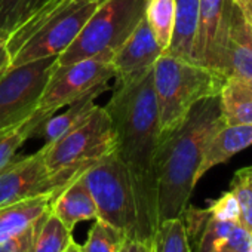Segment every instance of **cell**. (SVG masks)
<instances>
[{
	"label": "cell",
	"instance_id": "1",
	"mask_svg": "<svg viewBox=\"0 0 252 252\" xmlns=\"http://www.w3.org/2000/svg\"><path fill=\"white\" fill-rule=\"evenodd\" d=\"M104 110L111 120L114 152L131 181L138 217L137 239L150 243L158 227L153 163L160 138L153 70L137 80L116 82Z\"/></svg>",
	"mask_w": 252,
	"mask_h": 252
},
{
	"label": "cell",
	"instance_id": "2",
	"mask_svg": "<svg viewBox=\"0 0 252 252\" xmlns=\"http://www.w3.org/2000/svg\"><path fill=\"white\" fill-rule=\"evenodd\" d=\"M220 120V95L205 98L193 105L174 132L159 140L153 163L158 225L183 217L189 208L206 140Z\"/></svg>",
	"mask_w": 252,
	"mask_h": 252
},
{
	"label": "cell",
	"instance_id": "3",
	"mask_svg": "<svg viewBox=\"0 0 252 252\" xmlns=\"http://www.w3.org/2000/svg\"><path fill=\"white\" fill-rule=\"evenodd\" d=\"M96 6L98 3L89 0H51L6 37L9 67L60 57Z\"/></svg>",
	"mask_w": 252,
	"mask_h": 252
},
{
	"label": "cell",
	"instance_id": "4",
	"mask_svg": "<svg viewBox=\"0 0 252 252\" xmlns=\"http://www.w3.org/2000/svg\"><path fill=\"white\" fill-rule=\"evenodd\" d=\"M227 77L196 61L163 52L153 65L160 138L174 132L199 101L220 95Z\"/></svg>",
	"mask_w": 252,
	"mask_h": 252
},
{
	"label": "cell",
	"instance_id": "5",
	"mask_svg": "<svg viewBox=\"0 0 252 252\" xmlns=\"http://www.w3.org/2000/svg\"><path fill=\"white\" fill-rule=\"evenodd\" d=\"M42 149L49 175L60 191L114 149L111 120L104 107L96 105L82 123Z\"/></svg>",
	"mask_w": 252,
	"mask_h": 252
},
{
	"label": "cell",
	"instance_id": "6",
	"mask_svg": "<svg viewBox=\"0 0 252 252\" xmlns=\"http://www.w3.org/2000/svg\"><path fill=\"white\" fill-rule=\"evenodd\" d=\"M149 0H104L88 18L73 43L58 57L65 65L92 57L113 58L146 17Z\"/></svg>",
	"mask_w": 252,
	"mask_h": 252
},
{
	"label": "cell",
	"instance_id": "7",
	"mask_svg": "<svg viewBox=\"0 0 252 252\" xmlns=\"http://www.w3.org/2000/svg\"><path fill=\"white\" fill-rule=\"evenodd\" d=\"M82 177L96 205L98 220L137 239L138 217L131 181L114 149L89 166Z\"/></svg>",
	"mask_w": 252,
	"mask_h": 252
},
{
	"label": "cell",
	"instance_id": "8",
	"mask_svg": "<svg viewBox=\"0 0 252 252\" xmlns=\"http://www.w3.org/2000/svg\"><path fill=\"white\" fill-rule=\"evenodd\" d=\"M111 79H114V67L108 57H92L65 65L58 64L48 80L36 113L30 119L33 131L60 108L86 94L98 89L108 91Z\"/></svg>",
	"mask_w": 252,
	"mask_h": 252
},
{
	"label": "cell",
	"instance_id": "9",
	"mask_svg": "<svg viewBox=\"0 0 252 252\" xmlns=\"http://www.w3.org/2000/svg\"><path fill=\"white\" fill-rule=\"evenodd\" d=\"M58 57L8 67L0 74V132L29 122L36 113Z\"/></svg>",
	"mask_w": 252,
	"mask_h": 252
},
{
	"label": "cell",
	"instance_id": "10",
	"mask_svg": "<svg viewBox=\"0 0 252 252\" xmlns=\"http://www.w3.org/2000/svg\"><path fill=\"white\" fill-rule=\"evenodd\" d=\"M231 8V0H200L193 48V61L225 76H228L225 46Z\"/></svg>",
	"mask_w": 252,
	"mask_h": 252
},
{
	"label": "cell",
	"instance_id": "11",
	"mask_svg": "<svg viewBox=\"0 0 252 252\" xmlns=\"http://www.w3.org/2000/svg\"><path fill=\"white\" fill-rule=\"evenodd\" d=\"M57 193L58 189L46 168L43 149L12 160L0 171V206Z\"/></svg>",
	"mask_w": 252,
	"mask_h": 252
},
{
	"label": "cell",
	"instance_id": "12",
	"mask_svg": "<svg viewBox=\"0 0 252 252\" xmlns=\"http://www.w3.org/2000/svg\"><path fill=\"white\" fill-rule=\"evenodd\" d=\"M162 54L163 51L158 45L144 17L134 33L126 39L111 58L114 80L129 82L146 76L153 70L155 63Z\"/></svg>",
	"mask_w": 252,
	"mask_h": 252
},
{
	"label": "cell",
	"instance_id": "13",
	"mask_svg": "<svg viewBox=\"0 0 252 252\" xmlns=\"http://www.w3.org/2000/svg\"><path fill=\"white\" fill-rule=\"evenodd\" d=\"M252 146V125H228L224 122L222 116L221 120L209 134L205 149L202 162L199 165L196 181L199 180L217 165L225 163L239 152Z\"/></svg>",
	"mask_w": 252,
	"mask_h": 252
},
{
	"label": "cell",
	"instance_id": "14",
	"mask_svg": "<svg viewBox=\"0 0 252 252\" xmlns=\"http://www.w3.org/2000/svg\"><path fill=\"white\" fill-rule=\"evenodd\" d=\"M51 212L58 217L70 231L82 221H95L98 218L96 205L82 175L70 181L54 196Z\"/></svg>",
	"mask_w": 252,
	"mask_h": 252
},
{
	"label": "cell",
	"instance_id": "15",
	"mask_svg": "<svg viewBox=\"0 0 252 252\" xmlns=\"http://www.w3.org/2000/svg\"><path fill=\"white\" fill-rule=\"evenodd\" d=\"M227 73L252 88V37L249 26L233 5L225 46Z\"/></svg>",
	"mask_w": 252,
	"mask_h": 252
},
{
	"label": "cell",
	"instance_id": "16",
	"mask_svg": "<svg viewBox=\"0 0 252 252\" xmlns=\"http://www.w3.org/2000/svg\"><path fill=\"white\" fill-rule=\"evenodd\" d=\"M55 194H42L0 206V240L24 233L49 209Z\"/></svg>",
	"mask_w": 252,
	"mask_h": 252
},
{
	"label": "cell",
	"instance_id": "17",
	"mask_svg": "<svg viewBox=\"0 0 252 252\" xmlns=\"http://www.w3.org/2000/svg\"><path fill=\"white\" fill-rule=\"evenodd\" d=\"M104 92H105V89H98L91 94H86L85 96H82V98L76 99L74 102H71L70 105H67L68 108L64 113L57 114V116L54 114V116L48 117L32 132V138L42 137L45 140V144L55 141L58 137L68 132L79 123H82L94 111V108L96 107L95 99Z\"/></svg>",
	"mask_w": 252,
	"mask_h": 252
},
{
	"label": "cell",
	"instance_id": "18",
	"mask_svg": "<svg viewBox=\"0 0 252 252\" xmlns=\"http://www.w3.org/2000/svg\"><path fill=\"white\" fill-rule=\"evenodd\" d=\"M199 3L200 0H175V24L169 48L165 51L166 54L193 61Z\"/></svg>",
	"mask_w": 252,
	"mask_h": 252
},
{
	"label": "cell",
	"instance_id": "19",
	"mask_svg": "<svg viewBox=\"0 0 252 252\" xmlns=\"http://www.w3.org/2000/svg\"><path fill=\"white\" fill-rule=\"evenodd\" d=\"M221 116L228 125H252V88L228 76L220 92Z\"/></svg>",
	"mask_w": 252,
	"mask_h": 252
},
{
	"label": "cell",
	"instance_id": "20",
	"mask_svg": "<svg viewBox=\"0 0 252 252\" xmlns=\"http://www.w3.org/2000/svg\"><path fill=\"white\" fill-rule=\"evenodd\" d=\"M146 21L165 52L169 48L175 24V0H149L146 8Z\"/></svg>",
	"mask_w": 252,
	"mask_h": 252
},
{
	"label": "cell",
	"instance_id": "21",
	"mask_svg": "<svg viewBox=\"0 0 252 252\" xmlns=\"http://www.w3.org/2000/svg\"><path fill=\"white\" fill-rule=\"evenodd\" d=\"M150 252H191L183 217L162 221L152 237Z\"/></svg>",
	"mask_w": 252,
	"mask_h": 252
},
{
	"label": "cell",
	"instance_id": "22",
	"mask_svg": "<svg viewBox=\"0 0 252 252\" xmlns=\"http://www.w3.org/2000/svg\"><path fill=\"white\" fill-rule=\"evenodd\" d=\"M73 240V231H70L61 220L49 211L40 224L34 252H65Z\"/></svg>",
	"mask_w": 252,
	"mask_h": 252
},
{
	"label": "cell",
	"instance_id": "23",
	"mask_svg": "<svg viewBox=\"0 0 252 252\" xmlns=\"http://www.w3.org/2000/svg\"><path fill=\"white\" fill-rule=\"evenodd\" d=\"M51 0H0V37L5 39Z\"/></svg>",
	"mask_w": 252,
	"mask_h": 252
},
{
	"label": "cell",
	"instance_id": "24",
	"mask_svg": "<svg viewBox=\"0 0 252 252\" xmlns=\"http://www.w3.org/2000/svg\"><path fill=\"white\" fill-rule=\"evenodd\" d=\"M126 237L119 228L96 218L89 230L88 240L80 246L83 252H119Z\"/></svg>",
	"mask_w": 252,
	"mask_h": 252
},
{
	"label": "cell",
	"instance_id": "25",
	"mask_svg": "<svg viewBox=\"0 0 252 252\" xmlns=\"http://www.w3.org/2000/svg\"><path fill=\"white\" fill-rule=\"evenodd\" d=\"M230 191L236 196L239 203V224L252 233V166L239 169L231 183Z\"/></svg>",
	"mask_w": 252,
	"mask_h": 252
},
{
	"label": "cell",
	"instance_id": "26",
	"mask_svg": "<svg viewBox=\"0 0 252 252\" xmlns=\"http://www.w3.org/2000/svg\"><path fill=\"white\" fill-rule=\"evenodd\" d=\"M32 132L33 126L29 120L0 135V171L14 160L17 152L29 138H32Z\"/></svg>",
	"mask_w": 252,
	"mask_h": 252
},
{
	"label": "cell",
	"instance_id": "27",
	"mask_svg": "<svg viewBox=\"0 0 252 252\" xmlns=\"http://www.w3.org/2000/svg\"><path fill=\"white\" fill-rule=\"evenodd\" d=\"M43 217L37 222H34L32 227H29L24 233L5 239V240H0V252H34V243H36V237H37L40 224L43 221Z\"/></svg>",
	"mask_w": 252,
	"mask_h": 252
},
{
	"label": "cell",
	"instance_id": "28",
	"mask_svg": "<svg viewBox=\"0 0 252 252\" xmlns=\"http://www.w3.org/2000/svg\"><path fill=\"white\" fill-rule=\"evenodd\" d=\"M251 243L252 233L237 222L231 231L218 242L214 252H249Z\"/></svg>",
	"mask_w": 252,
	"mask_h": 252
},
{
	"label": "cell",
	"instance_id": "29",
	"mask_svg": "<svg viewBox=\"0 0 252 252\" xmlns=\"http://www.w3.org/2000/svg\"><path fill=\"white\" fill-rule=\"evenodd\" d=\"M208 212L221 221H239V203L236 196L228 190L224 194H221L217 200H214L209 208H206Z\"/></svg>",
	"mask_w": 252,
	"mask_h": 252
},
{
	"label": "cell",
	"instance_id": "30",
	"mask_svg": "<svg viewBox=\"0 0 252 252\" xmlns=\"http://www.w3.org/2000/svg\"><path fill=\"white\" fill-rule=\"evenodd\" d=\"M119 252H150V243L132 237H126Z\"/></svg>",
	"mask_w": 252,
	"mask_h": 252
},
{
	"label": "cell",
	"instance_id": "31",
	"mask_svg": "<svg viewBox=\"0 0 252 252\" xmlns=\"http://www.w3.org/2000/svg\"><path fill=\"white\" fill-rule=\"evenodd\" d=\"M231 2L239 9L245 21L252 27V0H231Z\"/></svg>",
	"mask_w": 252,
	"mask_h": 252
},
{
	"label": "cell",
	"instance_id": "32",
	"mask_svg": "<svg viewBox=\"0 0 252 252\" xmlns=\"http://www.w3.org/2000/svg\"><path fill=\"white\" fill-rule=\"evenodd\" d=\"M9 52L5 45V39L0 37V74H2L9 67Z\"/></svg>",
	"mask_w": 252,
	"mask_h": 252
},
{
	"label": "cell",
	"instance_id": "33",
	"mask_svg": "<svg viewBox=\"0 0 252 252\" xmlns=\"http://www.w3.org/2000/svg\"><path fill=\"white\" fill-rule=\"evenodd\" d=\"M65 252H83V251H82V246H80V245H77V243L73 240V242L70 243V246L67 248V251H65Z\"/></svg>",
	"mask_w": 252,
	"mask_h": 252
},
{
	"label": "cell",
	"instance_id": "34",
	"mask_svg": "<svg viewBox=\"0 0 252 252\" xmlns=\"http://www.w3.org/2000/svg\"><path fill=\"white\" fill-rule=\"evenodd\" d=\"M89 2H95V3H101V2H104V0H89Z\"/></svg>",
	"mask_w": 252,
	"mask_h": 252
},
{
	"label": "cell",
	"instance_id": "35",
	"mask_svg": "<svg viewBox=\"0 0 252 252\" xmlns=\"http://www.w3.org/2000/svg\"><path fill=\"white\" fill-rule=\"evenodd\" d=\"M248 26H249V24H248ZM249 33H251V37H252V27H251V26H249Z\"/></svg>",
	"mask_w": 252,
	"mask_h": 252
},
{
	"label": "cell",
	"instance_id": "36",
	"mask_svg": "<svg viewBox=\"0 0 252 252\" xmlns=\"http://www.w3.org/2000/svg\"><path fill=\"white\" fill-rule=\"evenodd\" d=\"M249 252H252V243H251V248H249Z\"/></svg>",
	"mask_w": 252,
	"mask_h": 252
},
{
	"label": "cell",
	"instance_id": "37",
	"mask_svg": "<svg viewBox=\"0 0 252 252\" xmlns=\"http://www.w3.org/2000/svg\"><path fill=\"white\" fill-rule=\"evenodd\" d=\"M2 134H5V132H0V135H2Z\"/></svg>",
	"mask_w": 252,
	"mask_h": 252
}]
</instances>
